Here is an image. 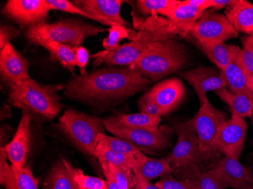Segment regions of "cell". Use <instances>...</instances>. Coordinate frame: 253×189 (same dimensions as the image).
Returning a JSON list of instances; mask_svg holds the SVG:
<instances>
[{"label": "cell", "instance_id": "obj_20", "mask_svg": "<svg viewBox=\"0 0 253 189\" xmlns=\"http://www.w3.org/2000/svg\"><path fill=\"white\" fill-rule=\"evenodd\" d=\"M206 173L223 189H237L247 182V167L237 159L227 156Z\"/></svg>", "mask_w": 253, "mask_h": 189}, {"label": "cell", "instance_id": "obj_1", "mask_svg": "<svg viewBox=\"0 0 253 189\" xmlns=\"http://www.w3.org/2000/svg\"><path fill=\"white\" fill-rule=\"evenodd\" d=\"M150 82L130 67H109L73 75L64 95L94 106L115 105L144 90Z\"/></svg>", "mask_w": 253, "mask_h": 189}, {"label": "cell", "instance_id": "obj_34", "mask_svg": "<svg viewBox=\"0 0 253 189\" xmlns=\"http://www.w3.org/2000/svg\"><path fill=\"white\" fill-rule=\"evenodd\" d=\"M97 143L107 146L109 149L119 153L127 155L136 156L142 152L134 144L129 141L121 139L117 136H107L106 133H101L97 139Z\"/></svg>", "mask_w": 253, "mask_h": 189}, {"label": "cell", "instance_id": "obj_37", "mask_svg": "<svg viewBox=\"0 0 253 189\" xmlns=\"http://www.w3.org/2000/svg\"><path fill=\"white\" fill-rule=\"evenodd\" d=\"M155 185L160 189H198L190 182L184 180H175L170 174L163 176Z\"/></svg>", "mask_w": 253, "mask_h": 189}, {"label": "cell", "instance_id": "obj_40", "mask_svg": "<svg viewBox=\"0 0 253 189\" xmlns=\"http://www.w3.org/2000/svg\"><path fill=\"white\" fill-rule=\"evenodd\" d=\"M75 54L76 66L79 68L80 74L86 73V68L89 64L90 53L86 48L84 46H78L73 48Z\"/></svg>", "mask_w": 253, "mask_h": 189}, {"label": "cell", "instance_id": "obj_33", "mask_svg": "<svg viewBox=\"0 0 253 189\" xmlns=\"http://www.w3.org/2000/svg\"><path fill=\"white\" fill-rule=\"evenodd\" d=\"M64 163L72 175L74 181L76 183L79 189H108L106 180L84 174L82 170L74 167L65 159L62 158Z\"/></svg>", "mask_w": 253, "mask_h": 189}, {"label": "cell", "instance_id": "obj_42", "mask_svg": "<svg viewBox=\"0 0 253 189\" xmlns=\"http://www.w3.org/2000/svg\"><path fill=\"white\" fill-rule=\"evenodd\" d=\"M133 174L135 176V181H136V186L139 189H160L156 185L152 184L150 181L146 180L140 174L137 170L133 169Z\"/></svg>", "mask_w": 253, "mask_h": 189}, {"label": "cell", "instance_id": "obj_8", "mask_svg": "<svg viewBox=\"0 0 253 189\" xmlns=\"http://www.w3.org/2000/svg\"><path fill=\"white\" fill-rule=\"evenodd\" d=\"M189 33L195 40L205 45L222 43L238 35L227 17L214 11H205Z\"/></svg>", "mask_w": 253, "mask_h": 189}, {"label": "cell", "instance_id": "obj_46", "mask_svg": "<svg viewBox=\"0 0 253 189\" xmlns=\"http://www.w3.org/2000/svg\"><path fill=\"white\" fill-rule=\"evenodd\" d=\"M250 36H251L252 38H253V32L252 33V34H251V35H250Z\"/></svg>", "mask_w": 253, "mask_h": 189}, {"label": "cell", "instance_id": "obj_39", "mask_svg": "<svg viewBox=\"0 0 253 189\" xmlns=\"http://www.w3.org/2000/svg\"><path fill=\"white\" fill-rule=\"evenodd\" d=\"M21 34L19 30L12 25H1L0 27V50H2L7 44L11 43L17 37Z\"/></svg>", "mask_w": 253, "mask_h": 189}, {"label": "cell", "instance_id": "obj_22", "mask_svg": "<svg viewBox=\"0 0 253 189\" xmlns=\"http://www.w3.org/2000/svg\"><path fill=\"white\" fill-rule=\"evenodd\" d=\"M26 38L30 43L43 47L44 49L49 51L52 62H59L64 68L72 73L75 72L76 60L72 48L47 38L41 37H26Z\"/></svg>", "mask_w": 253, "mask_h": 189}, {"label": "cell", "instance_id": "obj_44", "mask_svg": "<svg viewBox=\"0 0 253 189\" xmlns=\"http://www.w3.org/2000/svg\"><path fill=\"white\" fill-rule=\"evenodd\" d=\"M247 169V182L237 189H253V160H252Z\"/></svg>", "mask_w": 253, "mask_h": 189}, {"label": "cell", "instance_id": "obj_17", "mask_svg": "<svg viewBox=\"0 0 253 189\" xmlns=\"http://www.w3.org/2000/svg\"><path fill=\"white\" fill-rule=\"evenodd\" d=\"M182 76L193 86L200 105L208 99L206 93L209 91L215 92L227 88V83L221 75V71L212 67L200 66L193 68L183 72Z\"/></svg>", "mask_w": 253, "mask_h": 189}, {"label": "cell", "instance_id": "obj_9", "mask_svg": "<svg viewBox=\"0 0 253 189\" xmlns=\"http://www.w3.org/2000/svg\"><path fill=\"white\" fill-rule=\"evenodd\" d=\"M137 37L130 43L120 45L117 49L110 52L105 59V63L110 66H132L154 42L172 38L166 30L160 28H151L150 31L138 34Z\"/></svg>", "mask_w": 253, "mask_h": 189}, {"label": "cell", "instance_id": "obj_2", "mask_svg": "<svg viewBox=\"0 0 253 189\" xmlns=\"http://www.w3.org/2000/svg\"><path fill=\"white\" fill-rule=\"evenodd\" d=\"M63 84L43 85L30 78L10 88L8 102L37 121L53 120L63 108L59 92Z\"/></svg>", "mask_w": 253, "mask_h": 189}, {"label": "cell", "instance_id": "obj_48", "mask_svg": "<svg viewBox=\"0 0 253 189\" xmlns=\"http://www.w3.org/2000/svg\"><path fill=\"white\" fill-rule=\"evenodd\" d=\"M252 119H253V117H252Z\"/></svg>", "mask_w": 253, "mask_h": 189}, {"label": "cell", "instance_id": "obj_35", "mask_svg": "<svg viewBox=\"0 0 253 189\" xmlns=\"http://www.w3.org/2000/svg\"><path fill=\"white\" fill-rule=\"evenodd\" d=\"M102 162V161H100ZM106 163V162H105ZM113 174L114 178L122 189H131L136 186L133 170L106 163Z\"/></svg>", "mask_w": 253, "mask_h": 189}, {"label": "cell", "instance_id": "obj_18", "mask_svg": "<svg viewBox=\"0 0 253 189\" xmlns=\"http://www.w3.org/2000/svg\"><path fill=\"white\" fill-rule=\"evenodd\" d=\"M32 118L22 112L21 120L13 139L6 146H1L6 152L8 159L14 168H21L26 166L30 151V123Z\"/></svg>", "mask_w": 253, "mask_h": 189}, {"label": "cell", "instance_id": "obj_43", "mask_svg": "<svg viewBox=\"0 0 253 189\" xmlns=\"http://www.w3.org/2000/svg\"><path fill=\"white\" fill-rule=\"evenodd\" d=\"M237 0H209L207 8H213L214 10L221 9L225 7L232 6Z\"/></svg>", "mask_w": 253, "mask_h": 189}, {"label": "cell", "instance_id": "obj_36", "mask_svg": "<svg viewBox=\"0 0 253 189\" xmlns=\"http://www.w3.org/2000/svg\"><path fill=\"white\" fill-rule=\"evenodd\" d=\"M243 48L240 49V59L250 77L253 81V50L250 43V36L242 39Z\"/></svg>", "mask_w": 253, "mask_h": 189}, {"label": "cell", "instance_id": "obj_19", "mask_svg": "<svg viewBox=\"0 0 253 189\" xmlns=\"http://www.w3.org/2000/svg\"><path fill=\"white\" fill-rule=\"evenodd\" d=\"M8 155L0 149V183L5 189H39V180L33 175L29 167L14 168L8 163Z\"/></svg>", "mask_w": 253, "mask_h": 189}, {"label": "cell", "instance_id": "obj_45", "mask_svg": "<svg viewBox=\"0 0 253 189\" xmlns=\"http://www.w3.org/2000/svg\"><path fill=\"white\" fill-rule=\"evenodd\" d=\"M250 43H251L252 48H253V38H252L251 36H250Z\"/></svg>", "mask_w": 253, "mask_h": 189}, {"label": "cell", "instance_id": "obj_32", "mask_svg": "<svg viewBox=\"0 0 253 189\" xmlns=\"http://www.w3.org/2000/svg\"><path fill=\"white\" fill-rule=\"evenodd\" d=\"M177 175L183 177V180L193 183L198 189H223L208 173H202L197 163L182 170Z\"/></svg>", "mask_w": 253, "mask_h": 189}, {"label": "cell", "instance_id": "obj_15", "mask_svg": "<svg viewBox=\"0 0 253 189\" xmlns=\"http://www.w3.org/2000/svg\"><path fill=\"white\" fill-rule=\"evenodd\" d=\"M159 105L166 115L175 110L186 96V88L177 77H172L158 82L144 94Z\"/></svg>", "mask_w": 253, "mask_h": 189}, {"label": "cell", "instance_id": "obj_29", "mask_svg": "<svg viewBox=\"0 0 253 189\" xmlns=\"http://www.w3.org/2000/svg\"><path fill=\"white\" fill-rule=\"evenodd\" d=\"M42 189H79L63 160L57 162L45 177Z\"/></svg>", "mask_w": 253, "mask_h": 189}, {"label": "cell", "instance_id": "obj_26", "mask_svg": "<svg viewBox=\"0 0 253 189\" xmlns=\"http://www.w3.org/2000/svg\"><path fill=\"white\" fill-rule=\"evenodd\" d=\"M102 120L103 123L122 126L127 129L156 130L159 128V124L162 122V117L146 114L140 112L133 114H119L118 116L102 119Z\"/></svg>", "mask_w": 253, "mask_h": 189}, {"label": "cell", "instance_id": "obj_12", "mask_svg": "<svg viewBox=\"0 0 253 189\" xmlns=\"http://www.w3.org/2000/svg\"><path fill=\"white\" fill-rule=\"evenodd\" d=\"M247 125L244 118L231 113V118L220 129L215 142L217 152L237 159L241 155L245 143Z\"/></svg>", "mask_w": 253, "mask_h": 189}, {"label": "cell", "instance_id": "obj_30", "mask_svg": "<svg viewBox=\"0 0 253 189\" xmlns=\"http://www.w3.org/2000/svg\"><path fill=\"white\" fill-rule=\"evenodd\" d=\"M94 157L99 161L106 162L117 167L133 170L136 164L135 156L127 155L125 153L115 151L107 146L97 143L95 149Z\"/></svg>", "mask_w": 253, "mask_h": 189}, {"label": "cell", "instance_id": "obj_38", "mask_svg": "<svg viewBox=\"0 0 253 189\" xmlns=\"http://www.w3.org/2000/svg\"><path fill=\"white\" fill-rule=\"evenodd\" d=\"M138 107L141 113H146V114L161 116V117L166 116V113L159 105H156L153 101L149 99L145 95H143L138 102Z\"/></svg>", "mask_w": 253, "mask_h": 189}, {"label": "cell", "instance_id": "obj_14", "mask_svg": "<svg viewBox=\"0 0 253 189\" xmlns=\"http://www.w3.org/2000/svg\"><path fill=\"white\" fill-rule=\"evenodd\" d=\"M29 64L11 43L0 51V72L2 82L9 88L29 79Z\"/></svg>", "mask_w": 253, "mask_h": 189}, {"label": "cell", "instance_id": "obj_13", "mask_svg": "<svg viewBox=\"0 0 253 189\" xmlns=\"http://www.w3.org/2000/svg\"><path fill=\"white\" fill-rule=\"evenodd\" d=\"M72 2L102 25L109 27L130 25L121 15L123 0H74Z\"/></svg>", "mask_w": 253, "mask_h": 189}, {"label": "cell", "instance_id": "obj_5", "mask_svg": "<svg viewBox=\"0 0 253 189\" xmlns=\"http://www.w3.org/2000/svg\"><path fill=\"white\" fill-rule=\"evenodd\" d=\"M105 31L101 27L69 18L30 28L25 31V37L47 38L73 49L82 46L86 39Z\"/></svg>", "mask_w": 253, "mask_h": 189}, {"label": "cell", "instance_id": "obj_27", "mask_svg": "<svg viewBox=\"0 0 253 189\" xmlns=\"http://www.w3.org/2000/svg\"><path fill=\"white\" fill-rule=\"evenodd\" d=\"M108 36L102 41V46L104 48L105 51L92 56L93 58H96L94 65H99L101 62H104L110 52H113L120 46L119 43L121 41L126 38H132L134 39L137 37V34L134 31H132L126 26L122 25H113L108 29Z\"/></svg>", "mask_w": 253, "mask_h": 189}, {"label": "cell", "instance_id": "obj_21", "mask_svg": "<svg viewBox=\"0 0 253 189\" xmlns=\"http://www.w3.org/2000/svg\"><path fill=\"white\" fill-rule=\"evenodd\" d=\"M240 49V47L235 46L232 60L224 70L220 71L229 90L253 94V81L241 62Z\"/></svg>", "mask_w": 253, "mask_h": 189}, {"label": "cell", "instance_id": "obj_4", "mask_svg": "<svg viewBox=\"0 0 253 189\" xmlns=\"http://www.w3.org/2000/svg\"><path fill=\"white\" fill-rule=\"evenodd\" d=\"M58 126L77 149L88 156H94L98 136L106 130L102 119L73 109L65 111Z\"/></svg>", "mask_w": 253, "mask_h": 189}, {"label": "cell", "instance_id": "obj_6", "mask_svg": "<svg viewBox=\"0 0 253 189\" xmlns=\"http://www.w3.org/2000/svg\"><path fill=\"white\" fill-rule=\"evenodd\" d=\"M227 120V113L214 107L209 99L200 105L194 117L190 120L198 138L200 160L212 158L216 155V139L221 126Z\"/></svg>", "mask_w": 253, "mask_h": 189}, {"label": "cell", "instance_id": "obj_25", "mask_svg": "<svg viewBox=\"0 0 253 189\" xmlns=\"http://www.w3.org/2000/svg\"><path fill=\"white\" fill-rule=\"evenodd\" d=\"M217 95L230 108L231 113L242 118L253 117V94L233 92L227 88L215 91Z\"/></svg>", "mask_w": 253, "mask_h": 189}, {"label": "cell", "instance_id": "obj_31", "mask_svg": "<svg viewBox=\"0 0 253 189\" xmlns=\"http://www.w3.org/2000/svg\"><path fill=\"white\" fill-rule=\"evenodd\" d=\"M179 2L178 0H138L136 4L138 11L143 16L161 15L169 18Z\"/></svg>", "mask_w": 253, "mask_h": 189}, {"label": "cell", "instance_id": "obj_41", "mask_svg": "<svg viewBox=\"0 0 253 189\" xmlns=\"http://www.w3.org/2000/svg\"><path fill=\"white\" fill-rule=\"evenodd\" d=\"M99 163H100L102 172H103V174H104L106 182H107L108 189H122L114 178L113 174H112L110 169L108 167L107 164L105 162H99Z\"/></svg>", "mask_w": 253, "mask_h": 189}, {"label": "cell", "instance_id": "obj_24", "mask_svg": "<svg viewBox=\"0 0 253 189\" xmlns=\"http://www.w3.org/2000/svg\"><path fill=\"white\" fill-rule=\"evenodd\" d=\"M227 20L237 32L250 34L253 32V4L247 0H237L225 11Z\"/></svg>", "mask_w": 253, "mask_h": 189}, {"label": "cell", "instance_id": "obj_11", "mask_svg": "<svg viewBox=\"0 0 253 189\" xmlns=\"http://www.w3.org/2000/svg\"><path fill=\"white\" fill-rule=\"evenodd\" d=\"M50 11L46 0H9L2 12L27 31L46 24Z\"/></svg>", "mask_w": 253, "mask_h": 189}, {"label": "cell", "instance_id": "obj_23", "mask_svg": "<svg viewBox=\"0 0 253 189\" xmlns=\"http://www.w3.org/2000/svg\"><path fill=\"white\" fill-rule=\"evenodd\" d=\"M135 157L136 164L133 169L137 170L149 181L174 173L169 156L160 159L151 158L140 152Z\"/></svg>", "mask_w": 253, "mask_h": 189}, {"label": "cell", "instance_id": "obj_10", "mask_svg": "<svg viewBox=\"0 0 253 189\" xmlns=\"http://www.w3.org/2000/svg\"><path fill=\"white\" fill-rule=\"evenodd\" d=\"M177 141L169 155L174 173L188 168L200 160L198 138L190 120L177 123L174 127Z\"/></svg>", "mask_w": 253, "mask_h": 189}, {"label": "cell", "instance_id": "obj_16", "mask_svg": "<svg viewBox=\"0 0 253 189\" xmlns=\"http://www.w3.org/2000/svg\"><path fill=\"white\" fill-rule=\"evenodd\" d=\"M209 0L180 1L166 24L170 34H186L190 32L207 8Z\"/></svg>", "mask_w": 253, "mask_h": 189}, {"label": "cell", "instance_id": "obj_7", "mask_svg": "<svg viewBox=\"0 0 253 189\" xmlns=\"http://www.w3.org/2000/svg\"><path fill=\"white\" fill-rule=\"evenodd\" d=\"M104 123L106 130L114 136L125 139L134 144L144 153H157L171 146V136L174 130L166 125L156 130L127 129L122 126Z\"/></svg>", "mask_w": 253, "mask_h": 189}, {"label": "cell", "instance_id": "obj_28", "mask_svg": "<svg viewBox=\"0 0 253 189\" xmlns=\"http://www.w3.org/2000/svg\"><path fill=\"white\" fill-rule=\"evenodd\" d=\"M195 44L219 70H224L231 62L236 46L225 42L205 45L195 41Z\"/></svg>", "mask_w": 253, "mask_h": 189}, {"label": "cell", "instance_id": "obj_3", "mask_svg": "<svg viewBox=\"0 0 253 189\" xmlns=\"http://www.w3.org/2000/svg\"><path fill=\"white\" fill-rule=\"evenodd\" d=\"M187 62L188 53L186 47L171 38L154 42L130 68L151 82H156L177 73Z\"/></svg>", "mask_w": 253, "mask_h": 189}, {"label": "cell", "instance_id": "obj_47", "mask_svg": "<svg viewBox=\"0 0 253 189\" xmlns=\"http://www.w3.org/2000/svg\"><path fill=\"white\" fill-rule=\"evenodd\" d=\"M134 189H138V188H137V187H136V186H135V187H134Z\"/></svg>", "mask_w": 253, "mask_h": 189}]
</instances>
